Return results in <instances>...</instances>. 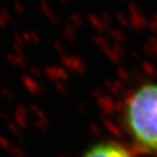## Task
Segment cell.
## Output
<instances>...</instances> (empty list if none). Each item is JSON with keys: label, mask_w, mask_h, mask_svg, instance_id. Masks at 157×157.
<instances>
[{"label": "cell", "mask_w": 157, "mask_h": 157, "mask_svg": "<svg viewBox=\"0 0 157 157\" xmlns=\"http://www.w3.org/2000/svg\"><path fill=\"white\" fill-rule=\"evenodd\" d=\"M122 122L138 151L157 155V84L147 83L127 97Z\"/></svg>", "instance_id": "6da1fadb"}, {"label": "cell", "mask_w": 157, "mask_h": 157, "mask_svg": "<svg viewBox=\"0 0 157 157\" xmlns=\"http://www.w3.org/2000/svg\"><path fill=\"white\" fill-rule=\"evenodd\" d=\"M82 157H133L128 148L117 141H102L94 144Z\"/></svg>", "instance_id": "7a4b0ae2"}]
</instances>
